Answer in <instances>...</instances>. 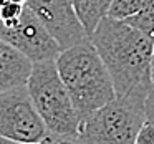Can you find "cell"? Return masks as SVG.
<instances>
[{
  "mask_svg": "<svg viewBox=\"0 0 154 144\" xmlns=\"http://www.w3.org/2000/svg\"><path fill=\"white\" fill-rule=\"evenodd\" d=\"M111 75L116 96H141L154 90L151 80L154 41L126 20L108 15L90 35Z\"/></svg>",
  "mask_w": 154,
  "mask_h": 144,
  "instance_id": "cell-1",
  "label": "cell"
},
{
  "mask_svg": "<svg viewBox=\"0 0 154 144\" xmlns=\"http://www.w3.org/2000/svg\"><path fill=\"white\" fill-rule=\"evenodd\" d=\"M55 61L80 119L116 98L111 75L90 38L61 50Z\"/></svg>",
  "mask_w": 154,
  "mask_h": 144,
  "instance_id": "cell-2",
  "label": "cell"
},
{
  "mask_svg": "<svg viewBox=\"0 0 154 144\" xmlns=\"http://www.w3.org/2000/svg\"><path fill=\"white\" fill-rule=\"evenodd\" d=\"M146 98L116 96L80 121L83 144H136L146 123Z\"/></svg>",
  "mask_w": 154,
  "mask_h": 144,
  "instance_id": "cell-3",
  "label": "cell"
},
{
  "mask_svg": "<svg viewBox=\"0 0 154 144\" xmlns=\"http://www.w3.org/2000/svg\"><path fill=\"white\" fill-rule=\"evenodd\" d=\"M27 88L48 133L78 136L81 119L58 73L57 61L45 60L33 63Z\"/></svg>",
  "mask_w": 154,
  "mask_h": 144,
  "instance_id": "cell-4",
  "label": "cell"
},
{
  "mask_svg": "<svg viewBox=\"0 0 154 144\" xmlns=\"http://www.w3.org/2000/svg\"><path fill=\"white\" fill-rule=\"evenodd\" d=\"M0 136L30 144H40L48 136L27 86L0 93Z\"/></svg>",
  "mask_w": 154,
  "mask_h": 144,
  "instance_id": "cell-5",
  "label": "cell"
},
{
  "mask_svg": "<svg viewBox=\"0 0 154 144\" xmlns=\"http://www.w3.org/2000/svg\"><path fill=\"white\" fill-rule=\"evenodd\" d=\"M25 5L37 15L61 50L90 38L70 0H27Z\"/></svg>",
  "mask_w": 154,
  "mask_h": 144,
  "instance_id": "cell-6",
  "label": "cell"
},
{
  "mask_svg": "<svg viewBox=\"0 0 154 144\" xmlns=\"http://www.w3.org/2000/svg\"><path fill=\"white\" fill-rule=\"evenodd\" d=\"M0 38L15 47L18 51L28 57L33 63L45 60H55L61 48L50 32L43 27L37 15L25 5L20 22L12 28L0 27Z\"/></svg>",
  "mask_w": 154,
  "mask_h": 144,
  "instance_id": "cell-7",
  "label": "cell"
},
{
  "mask_svg": "<svg viewBox=\"0 0 154 144\" xmlns=\"http://www.w3.org/2000/svg\"><path fill=\"white\" fill-rule=\"evenodd\" d=\"M33 61L0 38V93L27 86Z\"/></svg>",
  "mask_w": 154,
  "mask_h": 144,
  "instance_id": "cell-8",
  "label": "cell"
},
{
  "mask_svg": "<svg viewBox=\"0 0 154 144\" xmlns=\"http://www.w3.org/2000/svg\"><path fill=\"white\" fill-rule=\"evenodd\" d=\"M81 20L88 37L96 30L103 18L108 17L113 0H70Z\"/></svg>",
  "mask_w": 154,
  "mask_h": 144,
  "instance_id": "cell-9",
  "label": "cell"
},
{
  "mask_svg": "<svg viewBox=\"0 0 154 144\" xmlns=\"http://www.w3.org/2000/svg\"><path fill=\"white\" fill-rule=\"evenodd\" d=\"M152 4H154V0H113L108 15L113 18L126 20V18L139 14L141 10L147 8Z\"/></svg>",
  "mask_w": 154,
  "mask_h": 144,
  "instance_id": "cell-10",
  "label": "cell"
},
{
  "mask_svg": "<svg viewBox=\"0 0 154 144\" xmlns=\"http://www.w3.org/2000/svg\"><path fill=\"white\" fill-rule=\"evenodd\" d=\"M25 10V2H17V0H8L0 4V27L12 28L20 22L22 15Z\"/></svg>",
  "mask_w": 154,
  "mask_h": 144,
  "instance_id": "cell-11",
  "label": "cell"
},
{
  "mask_svg": "<svg viewBox=\"0 0 154 144\" xmlns=\"http://www.w3.org/2000/svg\"><path fill=\"white\" fill-rule=\"evenodd\" d=\"M126 22L133 27H136L139 32H143L151 41H154V4L141 10L139 14L126 18Z\"/></svg>",
  "mask_w": 154,
  "mask_h": 144,
  "instance_id": "cell-12",
  "label": "cell"
},
{
  "mask_svg": "<svg viewBox=\"0 0 154 144\" xmlns=\"http://www.w3.org/2000/svg\"><path fill=\"white\" fill-rule=\"evenodd\" d=\"M40 144H83L80 136H71V134H53L48 133V136Z\"/></svg>",
  "mask_w": 154,
  "mask_h": 144,
  "instance_id": "cell-13",
  "label": "cell"
},
{
  "mask_svg": "<svg viewBox=\"0 0 154 144\" xmlns=\"http://www.w3.org/2000/svg\"><path fill=\"white\" fill-rule=\"evenodd\" d=\"M136 144H154V123H144L137 134Z\"/></svg>",
  "mask_w": 154,
  "mask_h": 144,
  "instance_id": "cell-14",
  "label": "cell"
},
{
  "mask_svg": "<svg viewBox=\"0 0 154 144\" xmlns=\"http://www.w3.org/2000/svg\"><path fill=\"white\" fill-rule=\"evenodd\" d=\"M144 111H146V121L154 123V90L147 94L146 103H144Z\"/></svg>",
  "mask_w": 154,
  "mask_h": 144,
  "instance_id": "cell-15",
  "label": "cell"
},
{
  "mask_svg": "<svg viewBox=\"0 0 154 144\" xmlns=\"http://www.w3.org/2000/svg\"><path fill=\"white\" fill-rule=\"evenodd\" d=\"M0 144H30V142H18V141H12V139L0 136Z\"/></svg>",
  "mask_w": 154,
  "mask_h": 144,
  "instance_id": "cell-16",
  "label": "cell"
},
{
  "mask_svg": "<svg viewBox=\"0 0 154 144\" xmlns=\"http://www.w3.org/2000/svg\"><path fill=\"white\" fill-rule=\"evenodd\" d=\"M151 80H152V86H154V51H152V61H151Z\"/></svg>",
  "mask_w": 154,
  "mask_h": 144,
  "instance_id": "cell-17",
  "label": "cell"
}]
</instances>
